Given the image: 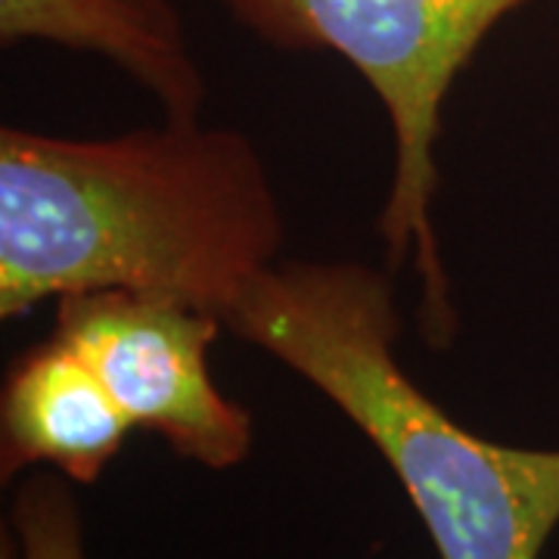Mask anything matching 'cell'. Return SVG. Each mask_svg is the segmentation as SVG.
I'll list each match as a JSON object with an SVG mask.
<instances>
[{
	"instance_id": "1",
	"label": "cell",
	"mask_w": 559,
	"mask_h": 559,
	"mask_svg": "<svg viewBox=\"0 0 559 559\" xmlns=\"http://www.w3.org/2000/svg\"><path fill=\"white\" fill-rule=\"evenodd\" d=\"M286 246L259 146L165 119L112 138L0 128V318L138 293L227 318Z\"/></svg>"
},
{
	"instance_id": "2",
	"label": "cell",
	"mask_w": 559,
	"mask_h": 559,
	"mask_svg": "<svg viewBox=\"0 0 559 559\" xmlns=\"http://www.w3.org/2000/svg\"><path fill=\"white\" fill-rule=\"evenodd\" d=\"M377 448L439 559H540L559 528V448L500 444L429 399L399 358L392 277L283 259L224 318Z\"/></svg>"
},
{
	"instance_id": "3",
	"label": "cell",
	"mask_w": 559,
	"mask_h": 559,
	"mask_svg": "<svg viewBox=\"0 0 559 559\" xmlns=\"http://www.w3.org/2000/svg\"><path fill=\"white\" fill-rule=\"evenodd\" d=\"M249 35L293 53H336L377 94L392 131L380 209L385 261L419 286V333L448 348L457 305L436 230L444 103L488 35L532 0H218Z\"/></svg>"
},
{
	"instance_id": "4",
	"label": "cell",
	"mask_w": 559,
	"mask_h": 559,
	"mask_svg": "<svg viewBox=\"0 0 559 559\" xmlns=\"http://www.w3.org/2000/svg\"><path fill=\"white\" fill-rule=\"evenodd\" d=\"M53 305V336L94 367L134 429L215 473L249 460L252 414L221 392L209 364L227 330L218 314L138 293H81Z\"/></svg>"
},
{
	"instance_id": "5",
	"label": "cell",
	"mask_w": 559,
	"mask_h": 559,
	"mask_svg": "<svg viewBox=\"0 0 559 559\" xmlns=\"http://www.w3.org/2000/svg\"><path fill=\"white\" fill-rule=\"evenodd\" d=\"M131 419L79 352L50 336L10 364L0 392V476L53 469L94 485L119 457Z\"/></svg>"
},
{
	"instance_id": "6",
	"label": "cell",
	"mask_w": 559,
	"mask_h": 559,
	"mask_svg": "<svg viewBox=\"0 0 559 559\" xmlns=\"http://www.w3.org/2000/svg\"><path fill=\"white\" fill-rule=\"evenodd\" d=\"M25 40L97 53L159 103L165 119H200L209 84L175 0H0V44Z\"/></svg>"
},
{
	"instance_id": "7",
	"label": "cell",
	"mask_w": 559,
	"mask_h": 559,
	"mask_svg": "<svg viewBox=\"0 0 559 559\" xmlns=\"http://www.w3.org/2000/svg\"><path fill=\"white\" fill-rule=\"evenodd\" d=\"M3 559H91L72 481L53 469L25 473L7 513Z\"/></svg>"
}]
</instances>
